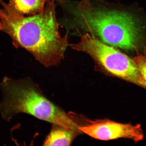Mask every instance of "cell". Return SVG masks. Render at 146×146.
<instances>
[{"instance_id": "cell-6", "label": "cell", "mask_w": 146, "mask_h": 146, "mask_svg": "<svg viewBox=\"0 0 146 146\" xmlns=\"http://www.w3.org/2000/svg\"><path fill=\"white\" fill-rule=\"evenodd\" d=\"M48 0H9L11 9L19 15L31 16L41 12Z\"/></svg>"}, {"instance_id": "cell-5", "label": "cell", "mask_w": 146, "mask_h": 146, "mask_svg": "<svg viewBox=\"0 0 146 146\" xmlns=\"http://www.w3.org/2000/svg\"><path fill=\"white\" fill-rule=\"evenodd\" d=\"M79 129L92 138L105 141L123 138L137 143L143 140L145 136L140 124L120 123L106 119L90 121L80 126Z\"/></svg>"}, {"instance_id": "cell-8", "label": "cell", "mask_w": 146, "mask_h": 146, "mask_svg": "<svg viewBox=\"0 0 146 146\" xmlns=\"http://www.w3.org/2000/svg\"><path fill=\"white\" fill-rule=\"evenodd\" d=\"M133 59L138 66L146 83V47H145L143 52L138 54Z\"/></svg>"}, {"instance_id": "cell-10", "label": "cell", "mask_w": 146, "mask_h": 146, "mask_svg": "<svg viewBox=\"0 0 146 146\" xmlns=\"http://www.w3.org/2000/svg\"><path fill=\"white\" fill-rule=\"evenodd\" d=\"M5 14V11L4 9L1 10L0 9V25L1 23L2 20Z\"/></svg>"}, {"instance_id": "cell-4", "label": "cell", "mask_w": 146, "mask_h": 146, "mask_svg": "<svg viewBox=\"0 0 146 146\" xmlns=\"http://www.w3.org/2000/svg\"><path fill=\"white\" fill-rule=\"evenodd\" d=\"M78 43L69 44L74 50L88 54L108 72L146 90V83L133 59L95 36L83 31Z\"/></svg>"}, {"instance_id": "cell-3", "label": "cell", "mask_w": 146, "mask_h": 146, "mask_svg": "<svg viewBox=\"0 0 146 146\" xmlns=\"http://www.w3.org/2000/svg\"><path fill=\"white\" fill-rule=\"evenodd\" d=\"M0 87L3 95L0 113L5 121L22 113L67 129L74 127L72 119L46 98L30 78L15 80L5 76Z\"/></svg>"}, {"instance_id": "cell-1", "label": "cell", "mask_w": 146, "mask_h": 146, "mask_svg": "<svg viewBox=\"0 0 146 146\" xmlns=\"http://www.w3.org/2000/svg\"><path fill=\"white\" fill-rule=\"evenodd\" d=\"M55 1L48 0L42 11L26 16L16 13L0 0L5 12L0 30L10 36L16 47L25 49L46 67L59 64L68 45L67 36L60 34Z\"/></svg>"}, {"instance_id": "cell-7", "label": "cell", "mask_w": 146, "mask_h": 146, "mask_svg": "<svg viewBox=\"0 0 146 146\" xmlns=\"http://www.w3.org/2000/svg\"><path fill=\"white\" fill-rule=\"evenodd\" d=\"M54 125L43 143L44 146H69L76 134L74 131L58 125Z\"/></svg>"}, {"instance_id": "cell-2", "label": "cell", "mask_w": 146, "mask_h": 146, "mask_svg": "<svg viewBox=\"0 0 146 146\" xmlns=\"http://www.w3.org/2000/svg\"><path fill=\"white\" fill-rule=\"evenodd\" d=\"M66 11L72 16L74 27L93 35L111 46L133 50L142 39V29L136 18L115 9L105 0H95L85 8H78L74 1H71Z\"/></svg>"}, {"instance_id": "cell-9", "label": "cell", "mask_w": 146, "mask_h": 146, "mask_svg": "<svg viewBox=\"0 0 146 146\" xmlns=\"http://www.w3.org/2000/svg\"><path fill=\"white\" fill-rule=\"evenodd\" d=\"M95 0H81L78 2L76 1V5L80 8H86L90 6L92 2ZM104 1V0H100Z\"/></svg>"}]
</instances>
